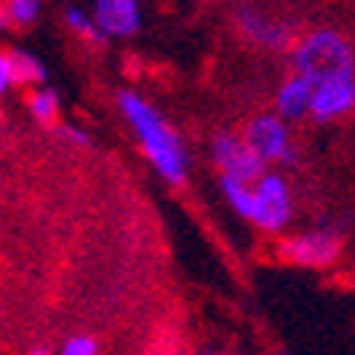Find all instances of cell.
I'll return each mask as SVG.
<instances>
[{
	"label": "cell",
	"instance_id": "2",
	"mask_svg": "<svg viewBox=\"0 0 355 355\" xmlns=\"http://www.w3.org/2000/svg\"><path fill=\"white\" fill-rule=\"evenodd\" d=\"M291 71L301 74L311 87H323L330 80L355 77V45L336 26H311L301 33L297 45L288 55Z\"/></svg>",
	"mask_w": 355,
	"mask_h": 355
},
{
	"label": "cell",
	"instance_id": "8",
	"mask_svg": "<svg viewBox=\"0 0 355 355\" xmlns=\"http://www.w3.org/2000/svg\"><path fill=\"white\" fill-rule=\"evenodd\" d=\"M90 10L109 42L135 39L141 33V26H144V10H141L138 0H96Z\"/></svg>",
	"mask_w": 355,
	"mask_h": 355
},
{
	"label": "cell",
	"instance_id": "20",
	"mask_svg": "<svg viewBox=\"0 0 355 355\" xmlns=\"http://www.w3.org/2000/svg\"><path fill=\"white\" fill-rule=\"evenodd\" d=\"M29 355H51V349H49V346H42V343H35V346L29 349Z\"/></svg>",
	"mask_w": 355,
	"mask_h": 355
},
{
	"label": "cell",
	"instance_id": "12",
	"mask_svg": "<svg viewBox=\"0 0 355 355\" xmlns=\"http://www.w3.org/2000/svg\"><path fill=\"white\" fill-rule=\"evenodd\" d=\"M26 109H29V116H33L42 128H58L61 125V93L55 90V87L29 90V96H26Z\"/></svg>",
	"mask_w": 355,
	"mask_h": 355
},
{
	"label": "cell",
	"instance_id": "19",
	"mask_svg": "<svg viewBox=\"0 0 355 355\" xmlns=\"http://www.w3.org/2000/svg\"><path fill=\"white\" fill-rule=\"evenodd\" d=\"M0 29H10V19H7V3L0 0Z\"/></svg>",
	"mask_w": 355,
	"mask_h": 355
},
{
	"label": "cell",
	"instance_id": "13",
	"mask_svg": "<svg viewBox=\"0 0 355 355\" xmlns=\"http://www.w3.org/2000/svg\"><path fill=\"white\" fill-rule=\"evenodd\" d=\"M13 58V74H17V87H29V90H39V87H49V67L39 55H33L29 49H13L10 51Z\"/></svg>",
	"mask_w": 355,
	"mask_h": 355
},
{
	"label": "cell",
	"instance_id": "14",
	"mask_svg": "<svg viewBox=\"0 0 355 355\" xmlns=\"http://www.w3.org/2000/svg\"><path fill=\"white\" fill-rule=\"evenodd\" d=\"M218 186H221V196L227 198V205H231L243 221H250V218H253V182L234 180V176H218Z\"/></svg>",
	"mask_w": 355,
	"mask_h": 355
},
{
	"label": "cell",
	"instance_id": "4",
	"mask_svg": "<svg viewBox=\"0 0 355 355\" xmlns=\"http://www.w3.org/2000/svg\"><path fill=\"white\" fill-rule=\"evenodd\" d=\"M295 218V192L282 170H269L253 182V218L250 224L266 234H282Z\"/></svg>",
	"mask_w": 355,
	"mask_h": 355
},
{
	"label": "cell",
	"instance_id": "17",
	"mask_svg": "<svg viewBox=\"0 0 355 355\" xmlns=\"http://www.w3.org/2000/svg\"><path fill=\"white\" fill-rule=\"evenodd\" d=\"M58 138L67 141V144H74V148H93V135L87 132V128H80V125H71V122H61L58 128Z\"/></svg>",
	"mask_w": 355,
	"mask_h": 355
},
{
	"label": "cell",
	"instance_id": "1",
	"mask_svg": "<svg viewBox=\"0 0 355 355\" xmlns=\"http://www.w3.org/2000/svg\"><path fill=\"white\" fill-rule=\"evenodd\" d=\"M116 106L122 112V122L132 128L141 154L154 166V173L164 182L176 186V189L186 186V180H189V160H192L189 148H186L182 135L166 122L164 112L135 90H119Z\"/></svg>",
	"mask_w": 355,
	"mask_h": 355
},
{
	"label": "cell",
	"instance_id": "10",
	"mask_svg": "<svg viewBox=\"0 0 355 355\" xmlns=\"http://www.w3.org/2000/svg\"><path fill=\"white\" fill-rule=\"evenodd\" d=\"M311 103H314V87L304 80L301 74L288 71V74L279 80L272 96V112L282 122H301V119H311Z\"/></svg>",
	"mask_w": 355,
	"mask_h": 355
},
{
	"label": "cell",
	"instance_id": "15",
	"mask_svg": "<svg viewBox=\"0 0 355 355\" xmlns=\"http://www.w3.org/2000/svg\"><path fill=\"white\" fill-rule=\"evenodd\" d=\"M3 3H7L10 29H33L42 19V13H45L42 0H3Z\"/></svg>",
	"mask_w": 355,
	"mask_h": 355
},
{
	"label": "cell",
	"instance_id": "3",
	"mask_svg": "<svg viewBox=\"0 0 355 355\" xmlns=\"http://www.w3.org/2000/svg\"><path fill=\"white\" fill-rule=\"evenodd\" d=\"M243 141L250 144V150L263 160L269 170H285V166H295L301 160V150L295 144V135H291V125L282 122L275 112H257L250 116L240 128Z\"/></svg>",
	"mask_w": 355,
	"mask_h": 355
},
{
	"label": "cell",
	"instance_id": "7",
	"mask_svg": "<svg viewBox=\"0 0 355 355\" xmlns=\"http://www.w3.org/2000/svg\"><path fill=\"white\" fill-rule=\"evenodd\" d=\"M208 154L211 164L218 166V176H234L243 182H257L259 176L269 173V166L250 150V144L243 141V135L234 128H218L208 141Z\"/></svg>",
	"mask_w": 355,
	"mask_h": 355
},
{
	"label": "cell",
	"instance_id": "21",
	"mask_svg": "<svg viewBox=\"0 0 355 355\" xmlns=\"http://www.w3.org/2000/svg\"><path fill=\"white\" fill-rule=\"evenodd\" d=\"M0 125H3V109H0Z\"/></svg>",
	"mask_w": 355,
	"mask_h": 355
},
{
	"label": "cell",
	"instance_id": "5",
	"mask_svg": "<svg viewBox=\"0 0 355 355\" xmlns=\"http://www.w3.org/2000/svg\"><path fill=\"white\" fill-rule=\"evenodd\" d=\"M234 26H237L240 39L253 45V49H263V51H288L297 45L301 33H297V26L288 23V19L282 17H272V13H266L259 7H234Z\"/></svg>",
	"mask_w": 355,
	"mask_h": 355
},
{
	"label": "cell",
	"instance_id": "11",
	"mask_svg": "<svg viewBox=\"0 0 355 355\" xmlns=\"http://www.w3.org/2000/svg\"><path fill=\"white\" fill-rule=\"evenodd\" d=\"M61 23H64L80 42L93 45V49L109 45V39L103 35V29L96 26V19H93V10L80 7V3H64V7H61Z\"/></svg>",
	"mask_w": 355,
	"mask_h": 355
},
{
	"label": "cell",
	"instance_id": "18",
	"mask_svg": "<svg viewBox=\"0 0 355 355\" xmlns=\"http://www.w3.org/2000/svg\"><path fill=\"white\" fill-rule=\"evenodd\" d=\"M13 87H17V74H13V58H10V51H0V99L7 96Z\"/></svg>",
	"mask_w": 355,
	"mask_h": 355
},
{
	"label": "cell",
	"instance_id": "6",
	"mask_svg": "<svg viewBox=\"0 0 355 355\" xmlns=\"http://www.w3.org/2000/svg\"><path fill=\"white\" fill-rule=\"evenodd\" d=\"M279 257L304 269H330L343 257V234L333 227H311L297 231L279 243Z\"/></svg>",
	"mask_w": 355,
	"mask_h": 355
},
{
	"label": "cell",
	"instance_id": "16",
	"mask_svg": "<svg viewBox=\"0 0 355 355\" xmlns=\"http://www.w3.org/2000/svg\"><path fill=\"white\" fill-rule=\"evenodd\" d=\"M58 355H99V343L90 333H74V336L64 339Z\"/></svg>",
	"mask_w": 355,
	"mask_h": 355
},
{
	"label": "cell",
	"instance_id": "9",
	"mask_svg": "<svg viewBox=\"0 0 355 355\" xmlns=\"http://www.w3.org/2000/svg\"><path fill=\"white\" fill-rule=\"evenodd\" d=\"M349 116H355V77H343V80L317 87L314 103H311V119L317 125H336Z\"/></svg>",
	"mask_w": 355,
	"mask_h": 355
}]
</instances>
